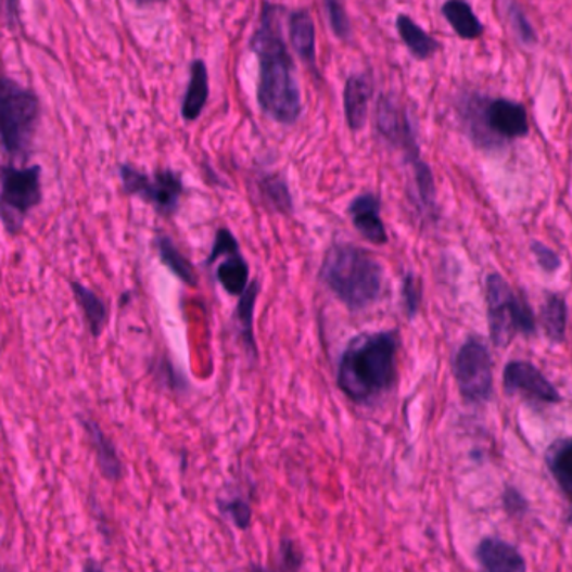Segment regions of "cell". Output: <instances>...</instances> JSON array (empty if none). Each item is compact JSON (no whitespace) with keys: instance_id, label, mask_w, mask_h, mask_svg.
<instances>
[{"instance_id":"obj_1","label":"cell","mask_w":572,"mask_h":572,"mask_svg":"<svg viewBox=\"0 0 572 572\" xmlns=\"http://www.w3.org/2000/svg\"><path fill=\"white\" fill-rule=\"evenodd\" d=\"M284 11V5L263 2L249 48L258 61V107L274 122L294 125L303 115V97L294 58L282 36Z\"/></svg>"},{"instance_id":"obj_2","label":"cell","mask_w":572,"mask_h":572,"mask_svg":"<svg viewBox=\"0 0 572 572\" xmlns=\"http://www.w3.org/2000/svg\"><path fill=\"white\" fill-rule=\"evenodd\" d=\"M398 331L365 332L353 338L338 363L341 392L356 405H371L386 395L398 377Z\"/></svg>"},{"instance_id":"obj_3","label":"cell","mask_w":572,"mask_h":572,"mask_svg":"<svg viewBox=\"0 0 572 572\" xmlns=\"http://www.w3.org/2000/svg\"><path fill=\"white\" fill-rule=\"evenodd\" d=\"M319 277L351 310L373 306L383 292V266L371 252L355 244H332L322 258Z\"/></svg>"},{"instance_id":"obj_4","label":"cell","mask_w":572,"mask_h":572,"mask_svg":"<svg viewBox=\"0 0 572 572\" xmlns=\"http://www.w3.org/2000/svg\"><path fill=\"white\" fill-rule=\"evenodd\" d=\"M41 116V101L33 89L4 76L0 82V134L5 155L27 160Z\"/></svg>"},{"instance_id":"obj_5","label":"cell","mask_w":572,"mask_h":572,"mask_svg":"<svg viewBox=\"0 0 572 572\" xmlns=\"http://www.w3.org/2000/svg\"><path fill=\"white\" fill-rule=\"evenodd\" d=\"M488 329L495 346H507L516 334L531 336L535 319L524 297L517 295L500 274L487 277Z\"/></svg>"},{"instance_id":"obj_6","label":"cell","mask_w":572,"mask_h":572,"mask_svg":"<svg viewBox=\"0 0 572 572\" xmlns=\"http://www.w3.org/2000/svg\"><path fill=\"white\" fill-rule=\"evenodd\" d=\"M42 168L39 165L15 166L4 163L0 170V215L5 232L17 236L27 214L42 202Z\"/></svg>"},{"instance_id":"obj_7","label":"cell","mask_w":572,"mask_h":572,"mask_svg":"<svg viewBox=\"0 0 572 572\" xmlns=\"http://www.w3.org/2000/svg\"><path fill=\"white\" fill-rule=\"evenodd\" d=\"M467 107H470V129L479 143L498 144L529 134L527 113L521 103L504 98H475Z\"/></svg>"},{"instance_id":"obj_8","label":"cell","mask_w":572,"mask_h":572,"mask_svg":"<svg viewBox=\"0 0 572 572\" xmlns=\"http://www.w3.org/2000/svg\"><path fill=\"white\" fill-rule=\"evenodd\" d=\"M119 178H122L123 192L128 195L140 196L150 203L160 215L170 217L177 214L180 200L185 193L183 180L177 171L162 168L153 174H144L129 163L118 166Z\"/></svg>"},{"instance_id":"obj_9","label":"cell","mask_w":572,"mask_h":572,"mask_svg":"<svg viewBox=\"0 0 572 572\" xmlns=\"http://www.w3.org/2000/svg\"><path fill=\"white\" fill-rule=\"evenodd\" d=\"M454 374L461 398L475 405L488 402L494 387V363L484 341L469 338L461 344L455 356Z\"/></svg>"},{"instance_id":"obj_10","label":"cell","mask_w":572,"mask_h":572,"mask_svg":"<svg viewBox=\"0 0 572 572\" xmlns=\"http://www.w3.org/2000/svg\"><path fill=\"white\" fill-rule=\"evenodd\" d=\"M504 387L509 395H519L541 405L561 402L558 390L532 363L510 361L504 369Z\"/></svg>"},{"instance_id":"obj_11","label":"cell","mask_w":572,"mask_h":572,"mask_svg":"<svg viewBox=\"0 0 572 572\" xmlns=\"http://www.w3.org/2000/svg\"><path fill=\"white\" fill-rule=\"evenodd\" d=\"M378 131L386 138L390 143L405 150L406 155L410 156V162H418V147L415 140L414 129H411L408 113L396 103L395 98L384 97L378 101L377 110Z\"/></svg>"},{"instance_id":"obj_12","label":"cell","mask_w":572,"mask_h":572,"mask_svg":"<svg viewBox=\"0 0 572 572\" xmlns=\"http://www.w3.org/2000/svg\"><path fill=\"white\" fill-rule=\"evenodd\" d=\"M353 226L368 242L384 245L387 242L386 227L381 220V200L374 193L366 192L355 196L347 207Z\"/></svg>"},{"instance_id":"obj_13","label":"cell","mask_w":572,"mask_h":572,"mask_svg":"<svg viewBox=\"0 0 572 572\" xmlns=\"http://www.w3.org/2000/svg\"><path fill=\"white\" fill-rule=\"evenodd\" d=\"M476 561L482 572H527L522 554L506 541L485 537L476 547Z\"/></svg>"},{"instance_id":"obj_14","label":"cell","mask_w":572,"mask_h":572,"mask_svg":"<svg viewBox=\"0 0 572 572\" xmlns=\"http://www.w3.org/2000/svg\"><path fill=\"white\" fill-rule=\"evenodd\" d=\"M371 94H373V85L366 74H351L344 82V118L351 131H359L366 125Z\"/></svg>"},{"instance_id":"obj_15","label":"cell","mask_w":572,"mask_h":572,"mask_svg":"<svg viewBox=\"0 0 572 572\" xmlns=\"http://www.w3.org/2000/svg\"><path fill=\"white\" fill-rule=\"evenodd\" d=\"M289 39L300 60L310 69H316V26L307 9L297 8L289 12Z\"/></svg>"},{"instance_id":"obj_16","label":"cell","mask_w":572,"mask_h":572,"mask_svg":"<svg viewBox=\"0 0 572 572\" xmlns=\"http://www.w3.org/2000/svg\"><path fill=\"white\" fill-rule=\"evenodd\" d=\"M211 94L207 64L203 60H193L190 64L189 85L181 101V116L185 122H195L207 106Z\"/></svg>"},{"instance_id":"obj_17","label":"cell","mask_w":572,"mask_h":572,"mask_svg":"<svg viewBox=\"0 0 572 572\" xmlns=\"http://www.w3.org/2000/svg\"><path fill=\"white\" fill-rule=\"evenodd\" d=\"M81 423L82 429L86 430V435L91 440L92 447L97 450L98 467H100L104 479L111 480V482H118L123 475V463L118 454H116L115 445L104 435L97 421L81 418Z\"/></svg>"},{"instance_id":"obj_18","label":"cell","mask_w":572,"mask_h":572,"mask_svg":"<svg viewBox=\"0 0 572 572\" xmlns=\"http://www.w3.org/2000/svg\"><path fill=\"white\" fill-rule=\"evenodd\" d=\"M71 289H73L74 301L82 310L89 331H91L92 336L100 338L101 332L106 328L107 318H110L106 303L101 300L97 292L86 288L81 282L71 281Z\"/></svg>"},{"instance_id":"obj_19","label":"cell","mask_w":572,"mask_h":572,"mask_svg":"<svg viewBox=\"0 0 572 572\" xmlns=\"http://www.w3.org/2000/svg\"><path fill=\"white\" fill-rule=\"evenodd\" d=\"M258 292H260V282L255 279L249 284L247 291L240 295L236 316H233L242 343H244L251 358L255 359H257V343H255L254 336V313Z\"/></svg>"},{"instance_id":"obj_20","label":"cell","mask_w":572,"mask_h":572,"mask_svg":"<svg viewBox=\"0 0 572 572\" xmlns=\"http://www.w3.org/2000/svg\"><path fill=\"white\" fill-rule=\"evenodd\" d=\"M215 277H217L218 284L224 288V291L229 292L230 295L240 297V295L244 294L249 284H251L249 282L251 269H249L247 260H245L242 252L237 251L226 255V258L215 269Z\"/></svg>"},{"instance_id":"obj_21","label":"cell","mask_w":572,"mask_h":572,"mask_svg":"<svg viewBox=\"0 0 572 572\" xmlns=\"http://www.w3.org/2000/svg\"><path fill=\"white\" fill-rule=\"evenodd\" d=\"M155 247L158 251L160 260H162L163 266L168 267L183 284L195 288L196 282H199L195 267H193L189 258L181 254L174 239L166 236V233H158L155 237Z\"/></svg>"},{"instance_id":"obj_22","label":"cell","mask_w":572,"mask_h":572,"mask_svg":"<svg viewBox=\"0 0 572 572\" xmlns=\"http://www.w3.org/2000/svg\"><path fill=\"white\" fill-rule=\"evenodd\" d=\"M396 29H398L399 37H402L406 48L410 49L411 54L417 60H430L438 49L435 39L430 34L424 33L414 18L406 14H399L396 17Z\"/></svg>"},{"instance_id":"obj_23","label":"cell","mask_w":572,"mask_h":572,"mask_svg":"<svg viewBox=\"0 0 572 572\" xmlns=\"http://www.w3.org/2000/svg\"><path fill=\"white\" fill-rule=\"evenodd\" d=\"M546 461L562 491L572 494V436L554 442L547 450Z\"/></svg>"},{"instance_id":"obj_24","label":"cell","mask_w":572,"mask_h":572,"mask_svg":"<svg viewBox=\"0 0 572 572\" xmlns=\"http://www.w3.org/2000/svg\"><path fill=\"white\" fill-rule=\"evenodd\" d=\"M442 12L455 33L463 39H476L484 33V26L467 2L450 0L447 4H443Z\"/></svg>"},{"instance_id":"obj_25","label":"cell","mask_w":572,"mask_h":572,"mask_svg":"<svg viewBox=\"0 0 572 572\" xmlns=\"http://www.w3.org/2000/svg\"><path fill=\"white\" fill-rule=\"evenodd\" d=\"M544 331L552 343H562L565 336V326H568V306L561 295H547L546 303L543 306Z\"/></svg>"},{"instance_id":"obj_26","label":"cell","mask_w":572,"mask_h":572,"mask_svg":"<svg viewBox=\"0 0 572 572\" xmlns=\"http://www.w3.org/2000/svg\"><path fill=\"white\" fill-rule=\"evenodd\" d=\"M258 187H260L264 199L269 202L274 211L279 212V214H292L294 211L292 193L289 190L288 181L281 174H264L258 180Z\"/></svg>"},{"instance_id":"obj_27","label":"cell","mask_w":572,"mask_h":572,"mask_svg":"<svg viewBox=\"0 0 572 572\" xmlns=\"http://www.w3.org/2000/svg\"><path fill=\"white\" fill-rule=\"evenodd\" d=\"M414 175L421 208H423V212L432 214L435 211L436 200L435 180H433L432 171H430L427 163L418 160V162L414 163Z\"/></svg>"},{"instance_id":"obj_28","label":"cell","mask_w":572,"mask_h":572,"mask_svg":"<svg viewBox=\"0 0 572 572\" xmlns=\"http://www.w3.org/2000/svg\"><path fill=\"white\" fill-rule=\"evenodd\" d=\"M218 510H220L221 516L230 519L240 531L251 527L252 507L244 498L233 497L227 498V500H218Z\"/></svg>"},{"instance_id":"obj_29","label":"cell","mask_w":572,"mask_h":572,"mask_svg":"<svg viewBox=\"0 0 572 572\" xmlns=\"http://www.w3.org/2000/svg\"><path fill=\"white\" fill-rule=\"evenodd\" d=\"M326 14H328L329 26H331L334 36L347 41L351 37V21L347 17L346 9L336 0H326Z\"/></svg>"},{"instance_id":"obj_30","label":"cell","mask_w":572,"mask_h":572,"mask_svg":"<svg viewBox=\"0 0 572 572\" xmlns=\"http://www.w3.org/2000/svg\"><path fill=\"white\" fill-rule=\"evenodd\" d=\"M237 251H240V245L236 237H233V233L229 229L221 227L215 233L214 245H212V251L207 258V266H212L217 258L226 257V255Z\"/></svg>"},{"instance_id":"obj_31","label":"cell","mask_w":572,"mask_h":572,"mask_svg":"<svg viewBox=\"0 0 572 572\" xmlns=\"http://www.w3.org/2000/svg\"><path fill=\"white\" fill-rule=\"evenodd\" d=\"M403 303H405L408 318H415L420 309L421 288L414 274H406L405 281H403Z\"/></svg>"},{"instance_id":"obj_32","label":"cell","mask_w":572,"mask_h":572,"mask_svg":"<svg viewBox=\"0 0 572 572\" xmlns=\"http://www.w3.org/2000/svg\"><path fill=\"white\" fill-rule=\"evenodd\" d=\"M507 14H509L510 24H512L513 30H516L519 39H521L524 45H534V29H532L531 23L525 18L524 12L521 11V8L516 4H509V12H507Z\"/></svg>"},{"instance_id":"obj_33","label":"cell","mask_w":572,"mask_h":572,"mask_svg":"<svg viewBox=\"0 0 572 572\" xmlns=\"http://www.w3.org/2000/svg\"><path fill=\"white\" fill-rule=\"evenodd\" d=\"M303 552L300 546L291 539L281 543V572H300L303 565Z\"/></svg>"},{"instance_id":"obj_34","label":"cell","mask_w":572,"mask_h":572,"mask_svg":"<svg viewBox=\"0 0 572 572\" xmlns=\"http://www.w3.org/2000/svg\"><path fill=\"white\" fill-rule=\"evenodd\" d=\"M532 254H534L535 260L539 264L541 269L546 270V272L552 274L561 267V258L552 249L544 245L543 242H537L534 240L531 244Z\"/></svg>"},{"instance_id":"obj_35","label":"cell","mask_w":572,"mask_h":572,"mask_svg":"<svg viewBox=\"0 0 572 572\" xmlns=\"http://www.w3.org/2000/svg\"><path fill=\"white\" fill-rule=\"evenodd\" d=\"M503 500L504 509H506L507 513H510V516H522V513L527 512V500H525L524 495L517 491V488L507 487L506 491H504Z\"/></svg>"},{"instance_id":"obj_36","label":"cell","mask_w":572,"mask_h":572,"mask_svg":"<svg viewBox=\"0 0 572 572\" xmlns=\"http://www.w3.org/2000/svg\"><path fill=\"white\" fill-rule=\"evenodd\" d=\"M82 572H104V569L100 562L94 561V559H88V561H86L85 568H82Z\"/></svg>"},{"instance_id":"obj_37","label":"cell","mask_w":572,"mask_h":572,"mask_svg":"<svg viewBox=\"0 0 572 572\" xmlns=\"http://www.w3.org/2000/svg\"><path fill=\"white\" fill-rule=\"evenodd\" d=\"M252 572H269V571H266V569L260 568V565H254V568H252Z\"/></svg>"},{"instance_id":"obj_38","label":"cell","mask_w":572,"mask_h":572,"mask_svg":"<svg viewBox=\"0 0 572 572\" xmlns=\"http://www.w3.org/2000/svg\"><path fill=\"white\" fill-rule=\"evenodd\" d=\"M569 525L572 527V509L571 512H569Z\"/></svg>"}]
</instances>
